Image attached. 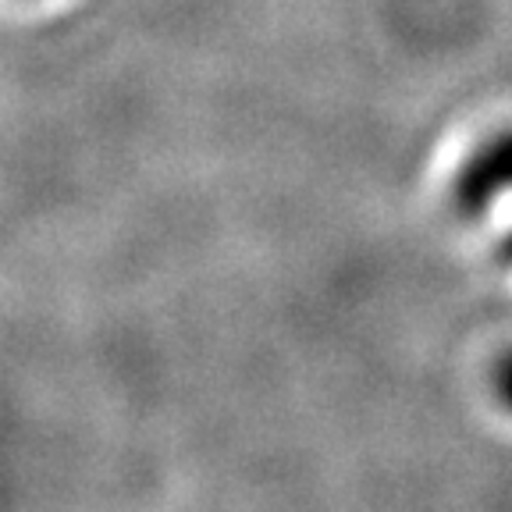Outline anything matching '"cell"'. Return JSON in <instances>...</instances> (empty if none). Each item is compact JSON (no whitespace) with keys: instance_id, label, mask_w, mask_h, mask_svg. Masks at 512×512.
Wrapping results in <instances>:
<instances>
[{"instance_id":"obj_3","label":"cell","mask_w":512,"mask_h":512,"mask_svg":"<svg viewBox=\"0 0 512 512\" xmlns=\"http://www.w3.org/2000/svg\"><path fill=\"white\" fill-rule=\"evenodd\" d=\"M502 256H505V260H512V232L505 235V242H502Z\"/></svg>"},{"instance_id":"obj_2","label":"cell","mask_w":512,"mask_h":512,"mask_svg":"<svg viewBox=\"0 0 512 512\" xmlns=\"http://www.w3.org/2000/svg\"><path fill=\"white\" fill-rule=\"evenodd\" d=\"M498 392L512 406V352L502 360V367H498Z\"/></svg>"},{"instance_id":"obj_1","label":"cell","mask_w":512,"mask_h":512,"mask_svg":"<svg viewBox=\"0 0 512 512\" xmlns=\"http://www.w3.org/2000/svg\"><path fill=\"white\" fill-rule=\"evenodd\" d=\"M512 192V128L491 136L456 178V207L466 214H484L491 203Z\"/></svg>"}]
</instances>
